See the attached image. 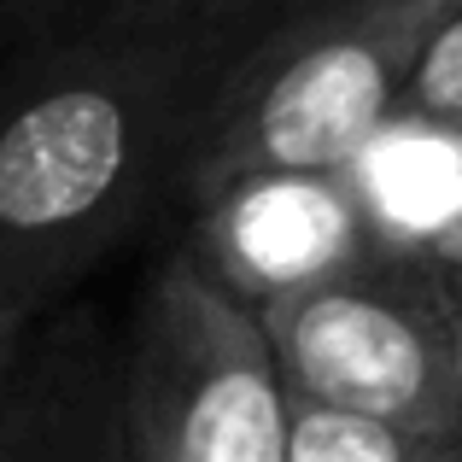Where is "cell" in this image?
Listing matches in <instances>:
<instances>
[{
  "label": "cell",
  "instance_id": "obj_1",
  "mask_svg": "<svg viewBox=\"0 0 462 462\" xmlns=\"http://www.w3.org/2000/svg\"><path fill=\"white\" fill-rule=\"evenodd\" d=\"M205 82L211 65L100 23L0 77V363L176 205Z\"/></svg>",
  "mask_w": 462,
  "mask_h": 462
},
{
  "label": "cell",
  "instance_id": "obj_2",
  "mask_svg": "<svg viewBox=\"0 0 462 462\" xmlns=\"http://www.w3.org/2000/svg\"><path fill=\"white\" fill-rule=\"evenodd\" d=\"M428 30L393 0H282L205 82L176 205L252 170H351L398 117Z\"/></svg>",
  "mask_w": 462,
  "mask_h": 462
},
{
  "label": "cell",
  "instance_id": "obj_3",
  "mask_svg": "<svg viewBox=\"0 0 462 462\" xmlns=\"http://www.w3.org/2000/svg\"><path fill=\"white\" fill-rule=\"evenodd\" d=\"M129 462H282L293 398L263 322L188 252H170L117 346Z\"/></svg>",
  "mask_w": 462,
  "mask_h": 462
},
{
  "label": "cell",
  "instance_id": "obj_4",
  "mask_svg": "<svg viewBox=\"0 0 462 462\" xmlns=\"http://www.w3.org/2000/svg\"><path fill=\"white\" fill-rule=\"evenodd\" d=\"M258 322L293 404L457 433V275L374 240Z\"/></svg>",
  "mask_w": 462,
  "mask_h": 462
},
{
  "label": "cell",
  "instance_id": "obj_5",
  "mask_svg": "<svg viewBox=\"0 0 462 462\" xmlns=\"http://www.w3.org/2000/svg\"><path fill=\"white\" fill-rule=\"evenodd\" d=\"M181 252L252 316L339 275L374 246L346 170H252L188 193Z\"/></svg>",
  "mask_w": 462,
  "mask_h": 462
},
{
  "label": "cell",
  "instance_id": "obj_6",
  "mask_svg": "<svg viewBox=\"0 0 462 462\" xmlns=\"http://www.w3.org/2000/svg\"><path fill=\"white\" fill-rule=\"evenodd\" d=\"M0 462H129L117 346L88 316H47L0 363Z\"/></svg>",
  "mask_w": 462,
  "mask_h": 462
},
{
  "label": "cell",
  "instance_id": "obj_7",
  "mask_svg": "<svg viewBox=\"0 0 462 462\" xmlns=\"http://www.w3.org/2000/svg\"><path fill=\"white\" fill-rule=\"evenodd\" d=\"M374 240L462 282V124L398 112L346 170Z\"/></svg>",
  "mask_w": 462,
  "mask_h": 462
},
{
  "label": "cell",
  "instance_id": "obj_8",
  "mask_svg": "<svg viewBox=\"0 0 462 462\" xmlns=\"http://www.w3.org/2000/svg\"><path fill=\"white\" fill-rule=\"evenodd\" d=\"M275 6L282 0H100L94 23L112 35L176 47V53L217 70Z\"/></svg>",
  "mask_w": 462,
  "mask_h": 462
},
{
  "label": "cell",
  "instance_id": "obj_9",
  "mask_svg": "<svg viewBox=\"0 0 462 462\" xmlns=\"http://www.w3.org/2000/svg\"><path fill=\"white\" fill-rule=\"evenodd\" d=\"M282 462H462V439L457 433L393 428V421L351 416V410L293 404Z\"/></svg>",
  "mask_w": 462,
  "mask_h": 462
},
{
  "label": "cell",
  "instance_id": "obj_10",
  "mask_svg": "<svg viewBox=\"0 0 462 462\" xmlns=\"http://www.w3.org/2000/svg\"><path fill=\"white\" fill-rule=\"evenodd\" d=\"M398 112L416 117H445V124H462V6L445 12L428 30L416 53V70L404 82V106Z\"/></svg>",
  "mask_w": 462,
  "mask_h": 462
},
{
  "label": "cell",
  "instance_id": "obj_11",
  "mask_svg": "<svg viewBox=\"0 0 462 462\" xmlns=\"http://www.w3.org/2000/svg\"><path fill=\"white\" fill-rule=\"evenodd\" d=\"M70 6H77V0H0V12H6L12 23H23V30H59ZM94 6H100V0H94Z\"/></svg>",
  "mask_w": 462,
  "mask_h": 462
},
{
  "label": "cell",
  "instance_id": "obj_12",
  "mask_svg": "<svg viewBox=\"0 0 462 462\" xmlns=\"http://www.w3.org/2000/svg\"><path fill=\"white\" fill-rule=\"evenodd\" d=\"M393 6H410V12H421V18L439 23L445 12H457V6H462V0H393Z\"/></svg>",
  "mask_w": 462,
  "mask_h": 462
},
{
  "label": "cell",
  "instance_id": "obj_13",
  "mask_svg": "<svg viewBox=\"0 0 462 462\" xmlns=\"http://www.w3.org/2000/svg\"><path fill=\"white\" fill-rule=\"evenodd\" d=\"M457 439H462V282H457Z\"/></svg>",
  "mask_w": 462,
  "mask_h": 462
}]
</instances>
